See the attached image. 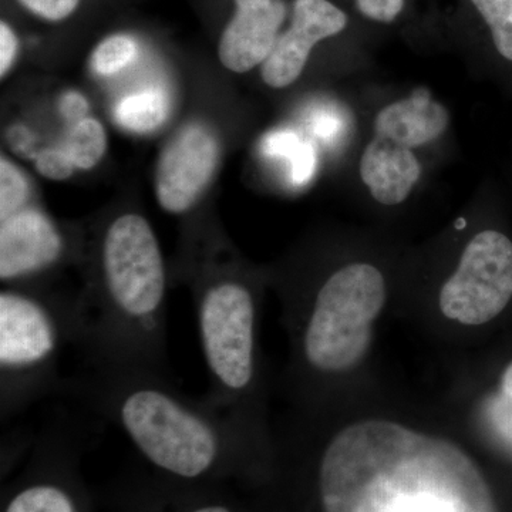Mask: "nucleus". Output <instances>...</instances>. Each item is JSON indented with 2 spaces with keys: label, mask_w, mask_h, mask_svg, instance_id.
<instances>
[{
  "label": "nucleus",
  "mask_w": 512,
  "mask_h": 512,
  "mask_svg": "<svg viewBox=\"0 0 512 512\" xmlns=\"http://www.w3.org/2000/svg\"><path fill=\"white\" fill-rule=\"evenodd\" d=\"M318 494L322 512H497L463 448L390 420L357 421L330 439Z\"/></svg>",
  "instance_id": "1"
},
{
  "label": "nucleus",
  "mask_w": 512,
  "mask_h": 512,
  "mask_svg": "<svg viewBox=\"0 0 512 512\" xmlns=\"http://www.w3.org/2000/svg\"><path fill=\"white\" fill-rule=\"evenodd\" d=\"M89 291L76 301L74 350L89 369L168 373L167 272L150 222L136 212L104 228Z\"/></svg>",
  "instance_id": "2"
},
{
  "label": "nucleus",
  "mask_w": 512,
  "mask_h": 512,
  "mask_svg": "<svg viewBox=\"0 0 512 512\" xmlns=\"http://www.w3.org/2000/svg\"><path fill=\"white\" fill-rule=\"evenodd\" d=\"M60 394L119 427L151 464L181 480L224 468L249 436L204 397L185 396L163 373L82 367L64 379Z\"/></svg>",
  "instance_id": "3"
},
{
  "label": "nucleus",
  "mask_w": 512,
  "mask_h": 512,
  "mask_svg": "<svg viewBox=\"0 0 512 512\" xmlns=\"http://www.w3.org/2000/svg\"><path fill=\"white\" fill-rule=\"evenodd\" d=\"M76 345V301L25 289L0 293V414L6 423L46 397L62 393L59 366Z\"/></svg>",
  "instance_id": "4"
},
{
  "label": "nucleus",
  "mask_w": 512,
  "mask_h": 512,
  "mask_svg": "<svg viewBox=\"0 0 512 512\" xmlns=\"http://www.w3.org/2000/svg\"><path fill=\"white\" fill-rule=\"evenodd\" d=\"M198 336L210 387L204 399L252 436L251 406L258 389V303L247 281L208 276L195 291Z\"/></svg>",
  "instance_id": "5"
},
{
  "label": "nucleus",
  "mask_w": 512,
  "mask_h": 512,
  "mask_svg": "<svg viewBox=\"0 0 512 512\" xmlns=\"http://www.w3.org/2000/svg\"><path fill=\"white\" fill-rule=\"evenodd\" d=\"M386 302L383 274L370 264L343 266L326 279L303 322L301 357L318 375L346 373L362 362L373 323Z\"/></svg>",
  "instance_id": "6"
},
{
  "label": "nucleus",
  "mask_w": 512,
  "mask_h": 512,
  "mask_svg": "<svg viewBox=\"0 0 512 512\" xmlns=\"http://www.w3.org/2000/svg\"><path fill=\"white\" fill-rule=\"evenodd\" d=\"M512 298V242L487 229L468 242L456 272L440 292L447 319L480 326L497 318Z\"/></svg>",
  "instance_id": "7"
},
{
  "label": "nucleus",
  "mask_w": 512,
  "mask_h": 512,
  "mask_svg": "<svg viewBox=\"0 0 512 512\" xmlns=\"http://www.w3.org/2000/svg\"><path fill=\"white\" fill-rule=\"evenodd\" d=\"M220 144L210 128L191 124L165 146L156 170V195L164 211L187 214L210 185Z\"/></svg>",
  "instance_id": "8"
},
{
  "label": "nucleus",
  "mask_w": 512,
  "mask_h": 512,
  "mask_svg": "<svg viewBox=\"0 0 512 512\" xmlns=\"http://www.w3.org/2000/svg\"><path fill=\"white\" fill-rule=\"evenodd\" d=\"M62 229L37 208L26 207L0 221V278L25 281L55 268L67 255Z\"/></svg>",
  "instance_id": "9"
},
{
  "label": "nucleus",
  "mask_w": 512,
  "mask_h": 512,
  "mask_svg": "<svg viewBox=\"0 0 512 512\" xmlns=\"http://www.w3.org/2000/svg\"><path fill=\"white\" fill-rule=\"evenodd\" d=\"M348 18L329 0H295L292 26L278 37L262 64V79L269 87L284 89L301 76L311 50L320 40L339 35Z\"/></svg>",
  "instance_id": "10"
},
{
  "label": "nucleus",
  "mask_w": 512,
  "mask_h": 512,
  "mask_svg": "<svg viewBox=\"0 0 512 512\" xmlns=\"http://www.w3.org/2000/svg\"><path fill=\"white\" fill-rule=\"evenodd\" d=\"M235 5L234 18L222 32L218 56L231 72L247 73L271 55L286 9L282 0H235Z\"/></svg>",
  "instance_id": "11"
},
{
  "label": "nucleus",
  "mask_w": 512,
  "mask_h": 512,
  "mask_svg": "<svg viewBox=\"0 0 512 512\" xmlns=\"http://www.w3.org/2000/svg\"><path fill=\"white\" fill-rule=\"evenodd\" d=\"M421 175V165L412 148L376 136L360 160V177L370 194L383 205L402 204Z\"/></svg>",
  "instance_id": "12"
},
{
  "label": "nucleus",
  "mask_w": 512,
  "mask_h": 512,
  "mask_svg": "<svg viewBox=\"0 0 512 512\" xmlns=\"http://www.w3.org/2000/svg\"><path fill=\"white\" fill-rule=\"evenodd\" d=\"M450 114L429 89L419 87L407 99L384 107L375 120L376 136L407 148L426 146L443 136Z\"/></svg>",
  "instance_id": "13"
},
{
  "label": "nucleus",
  "mask_w": 512,
  "mask_h": 512,
  "mask_svg": "<svg viewBox=\"0 0 512 512\" xmlns=\"http://www.w3.org/2000/svg\"><path fill=\"white\" fill-rule=\"evenodd\" d=\"M5 512H80L76 498L52 480L32 481L10 498Z\"/></svg>",
  "instance_id": "14"
},
{
  "label": "nucleus",
  "mask_w": 512,
  "mask_h": 512,
  "mask_svg": "<svg viewBox=\"0 0 512 512\" xmlns=\"http://www.w3.org/2000/svg\"><path fill=\"white\" fill-rule=\"evenodd\" d=\"M106 130L99 121L84 117L76 121L69 136L66 138L63 150L72 158L74 167L80 170H90L99 163L106 153Z\"/></svg>",
  "instance_id": "15"
},
{
  "label": "nucleus",
  "mask_w": 512,
  "mask_h": 512,
  "mask_svg": "<svg viewBox=\"0 0 512 512\" xmlns=\"http://www.w3.org/2000/svg\"><path fill=\"white\" fill-rule=\"evenodd\" d=\"M167 117V103L163 94L147 90L131 94L120 101L117 120L121 126L137 133H147L164 123Z\"/></svg>",
  "instance_id": "16"
},
{
  "label": "nucleus",
  "mask_w": 512,
  "mask_h": 512,
  "mask_svg": "<svg viewBox=\"0 0 512 512\" xmlns=\"http://www.w3.org/2000/svg\"><path fill=\"white\" fill-rule=\"evenodd\" d=\"M493 35L495 49L512 62V0H471Z\"/></svg>",
  "instance_id": "17"
},
{
  "label": "nucleus",
  "mask_w": 512,
  "mask_h": 512,
  "mask_svg": "<svg viewBox=\"0 0 512 512\" xmlns=\"http://www.w3.org/2000/svg\"><path fill=\"white\" fill-rule=\"evenodd\" d=\"M29 181L12 161L0 160V221L29 207Z\"/></svg>",
  "instance_id": "18"
},
{
  "label": "nucleus",
  "mask_w": 512,
  "mask_h": 512,
  "mask_svg": "<svg viewBox=\"0 0 512 512\" xmlns=\"http://www.w3.org/2000/svg\"><path fill=\"white\" fill-rule=\"evenodd\" d=\"M481 416L491 437L512 457V399L498 390L485 399Z\"/></svg>",
  "instance_id": "19"
},
{
  "label": "nucleus",
  "mask_w": 512,
  "mask_h": 512,
  "mask_svg": "<svg viewBox=\"0 0 512 512\" xmlns=\"http://www.w3.org/2000/svg\"><path fill=\"white\" fill-rule=\"evenodd\" d=\"M137 45L130 36L107 37L93 52V69L103 76L120 72L136 57Z\"/></svg>",
  "instance_id": "20"
},
{
  "label": "nucleus",
  "mask_w": 512,
  "mask_h": 512,
  "mask_svg": "<svg viewBox=\"0 0 512 512\" xmlns=\"http://www.w3.org/2000/svg\"><path fill=\"white\" fill-rule=\"evenodd\" d=\"M36 168L43 177L49 180L63 181L73 174L72 158L62 148H47L37 157Z\"/></svg>",
  "instance_id": "21"
},
{
  "label": "nucleus",
  "mask_w": 512,
  "mask_h": 512,
  "mask_svg": "<svg viewBox=\"0 0 512 512\" xmlns=\"http://www.w3.org/2000/svg\"><path fill=\"white\" fill-rule=\"evenodd\" d=\"M305 141L301 140L292 131H278V133L269 134L262 144V150L266 156L284 158L289 164L299 153Z\"/></svg>",
  "instance_id": "22"
},
{
  "label": "nucleus",
  "mask_w": 512,
  "mask_h": 512,
  "mask_svg": "<svg viewBox=\"0 0 512 512\" xmlns=\"http://www.w3.org/2000/svg\"><path fill=\"white\" fill-rule=\"evenodd\" d=\"M19 2L39 18L59 22L72 15L80 0H19Z\"/></svg>",
  "instance_id": "23"
},
{
  "label": "nucleus",
  "mask_w": 512,
  "mask_h": 512,
  "mask_svg": "<svg viewBox=\"0 0 512 512\" xmlns=\"http://www.w3.org/2000/svg\"><path fill=\"white\" fill-rule=\"evenodd\" d=\"M356 5L367 18L392 23L402 12L404 0H356Z\"/></svg>",
  "instance_id": "24"
},
{
  "label": "nucleus",
  "mask_w": 512,
  "mask_h": 512,
  "mask_svg": "<svg viewBox=\"0 0 512 512\" xmlns=\"http://www.w3.org/2000/svg\"><path fill=\"white\" fill-rule=\"evenodd\" d=\"M291 167V180L295 185L308 184L315 174L316 154L315 148L309 141H305L299 153L293 158Z\"/></svg>",
  "instance_id": "25"
},
{
  "label": "nucleus",
  "mask_w": 512,
  "mask_h": 512,
  "mask_svg": "<svg viewBox=\"0 0 512 512\" xmlns=\"http://www.w3.org/2000/svg\"><path fill=\"white\" fill-rule=\"evenodd\" d=\"M18 53V37L6 22L0 23V74L5 77Z\"/></svg>",
  "instance_id": "26"
},
{
  "label": "nucleus",
  "mask_w": 512,
  "mask_h": 512,
  "mask_svg": "<svg viewBox=\"0 0 512 512\" xmlns=\"http://www.w3.org/2000/svg\"><path fill=\"white\" fill-rule=\"evenodd\" d=\"M343 123L338 114L332 111H322L313 120V131L320 138H335L342 130Z\"/></svg>",
  "instance_id": "27"
},
{
  "label": "nucleus",
  "mask_w": 512,
  "mask_h": 512,
  "mask_svg": "<svg viewBox=\"0 0 512 512\" xmlns=\"http://www.w3.org/2000/svg\"><path fill=\"white\" fill-rule=\"evenodd\" d=\"M63 114L69 119L80 121L84 119V113L87 111L86 100L80 94L69 93L62 101Z\"/></svg>",
  "instance_id": "28"
},
{
  "label": "nucleus",
  "mask_w": 512,
  "mask_h": 512,
  "mask_svg": "<svg viewBox=\"0 0 512 512\" xmlns=\"http://www.w3.org/2000/svg\"><path fill=\"white\" fill-rule=\"evenodd\" d=\"M185 512H234L222 503H198Z\"/></svg>",
  "instance_id": "29"
},
{
  "label": "nucleus",
  "mask_w": 512,
  "mask_h": 512,
  "mask_svg": "<svg viewBox=\"0 0 512 512\" xmlns=\"http://www.w3.org/2000/svg\"><path fill=\"white\" fill-rule=\"evenodd\" d=\"M500 392L512 399V362L504 370L503 377H501Z\"/></svg>",
  "instance_id": "30"
}]
</instances>
